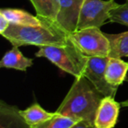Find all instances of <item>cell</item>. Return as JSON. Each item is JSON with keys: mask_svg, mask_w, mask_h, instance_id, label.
Instances as JSON below:
<instances>
[{"mask_svg": "<svg viewBox=\"0 0 128 128\" xmlns=\"http://www.w3.org/2000/svg\"><path fill=\"white\" fill-rule=\"evenodd\" d=\"M0 13H2L9 20L10 23L14 25L31 26H40L43 25V21L40 18L21 9L4 8L0 10Z\"/></svg>", "mask_w": 128, "mask_h": 128, "instance_id": "8fae6325", "label": "cell"}, {"mask_svg": "<svg viewBox=\"0 0 128 128\" xmlns=\"http://www.w3.org/2000/svg\"><path fill=\"white\" fill-rule=\"evenodd\" d=\"M84 1V0H59L60 10L55 24L70 34L76 32L77 30V23Z\"/></svg>", "mask_w": 128, "mask_h": 128, "instance_id": "52a82bcc", "label": "cell"}, {"mask_svg": "<svg viewBox=\"0 0 128 128\" xmlns=\"http://www.w3.org/2000/svg\"><path fill=\"white\" fill-rule=\"evenodd\" d=\"M70 39L85 56H109L110 42L98 27L77 30L70 34Z\"/></svg>", "mask_w": 128, "mask_h": 128, "instance_id": "277c9868", "label": "cell"}, {"mask_svg": "<svg viewBox=\"0 0 128 128\" xmlns=\"http://www.w3.org/2000/svg\"><path fill=\"white\" fill-rule=\"evenodd\" d=\"M120 104L116 102L114 98L104 96L102 99L95 118L96 128H113L118 117Z\"/></svg>", "mask_w": 128, "mask_h": 128, "instance_id": "ba28073f", "label": "cell"}, {"mask_svg": "<svg viewBox=\"0 0 128 128\" xmlns=\"http://www.w3.org/2000/svg\"><path fill=\"white\" fill-rule=\"evenodd\" d=\"M126 2H128V0H126Z\"/></svg>", "mask_w": 128, "mask_h": 128, "instance_id": "44dd1931", "label": "cell"}, {"mask_svg": "<svg viewBox=\"0 0 128 128\" xmlns=\"http://www.w3.org/2000/svg\"><path fill=\"white\" fill-rule=\"evenodd\" d=\"M10 22L2 13H0V34L2 35L4 32L6 31V29L9 27L10 26Z\"/></svg>", "mask_w": 128, "mask_h": 128, "instance_id": "ac0fdd59", "label": "cell"}, {"mask_svg": "<svg viewBox=\"0 0 128 128\" xmlns=\"http://www.w3.org/2000/svg\"><path fill=\"white\" fill-rule=\"evenodd\" d=\"M70 128H95V126L89 124L84 120H80Z\"/></svg>", "mask_w": 128, "mask_h": 128, "instance_id": "d6986e66", "label": "cell"}, {"mask_svg": "<svg viewBox=\"0 0 128 128\" xmlns=\"http://www.w3.org/2000/svg\"><path fill=\"white\" fill-rule=\"evenodd\" d=\"M0 128H32L25 120L17 106L0 101Z\"/></svg>", "mask_w": 128, "mask_h": 128, "instance_id": "9c48e42d", "label": "cell"}, {"mask_svg": "<svg viewBox=\"0 0 128 128\" xmlns=\"http://www.w3.org/2000/svg\"><path fill=\"white\" fill-rule=\"evenodd\" d=\"M104 98L86 77H77L55 112L95 126L96 110Z\"/></svg>", "mask_w": 128, "mask_h": 128, "instance_id": "6da1fadb", "label": "cell"}, {"mask_svg": "<svg viewBox=\"0 0 128 128\" xmlns=\"http://www.w3.org/2000/svg\"><path fill=\"white\" fill-rule=\"evenodd\" d=\"M95 128H96V127H95Z\"/></svg>", "mask_w": 128, "mask_h": 128, "instance_id": "7402d4cb", "label": "cell"}, {"mask_svg": "<svg viewBox=\"0 0 128 128\" xmlns=\"http://www.w3.org/2000/svg\"><path fill=\"white\" fill-rule=\"evenodd\" d=\"M20 113L31 126L45 122L55 115V112H46L37 103H34L24 110H20Z\"/></svg>", "mask_w": 128, "mask_h": 128, "instance_id": "9a60e30c", "label": "cell"}, {"mask_svg": "<svg viewBox=\"0 0 128 128\" xmlns=\"http://www.w3.org/2000/svg\"><path fill=\"white\" fill-rule=\"evenodd\" d=\"M32 65V60L24 56L18 46H13L10 51L6 52V54L0 62V67L6 68L26 71L27 68Z\"/></svg>", "mask_w": 128, "mask_h": 128, "instance_id": "7c38bea8", "label": "cell"}, {"mask_svg": "<svg viewBox=\"0 0 128 128\" xmlns=\"http://www.w3.org/2000/svg\"><path fill=\"white\" fill-rule=\"evenodd\" d=\"M37 13L38 18H41L56 22V18L60 10L59 0H30Z\"/></svg>", "mask_w": 128, "mask_h": 128, "instance_id": "4fadbf2b", "label": "cell"}, {"mask_svg": "<svg viewBox=\"0 0 128 128\" xmlns=\"http://www.w3.org/2000/svg\"><path fill=\"white\" fill-rule=\"evenodd\" d=\"M110 22L118 23L128 27V2L118 4L110 12Z\"/></svg>", "mask_w": 128, "mask_h": 128, "instance_id": "e0dca14e", "label": "cell"}, {"mask_svg": "<svg viewBox=\"0 0 128 128\" xmlns=\"http://www.w3.org/2000/svg\"><path fill=\"white\" fill-rule=\"evenodd\" d=\"M108 60L109 57H88L84 76L86 77L104 96L114 98L118 87L110 84L105 78V70Z\"/></svg>", "mask_w": 128, "mask_h": 128, "instance_id": "8992f818", "label": "cell"}, {"mask_svg": "<svg viewBox=\"0 0 128 128\" xmlns=\"http://www.w3.org/2000/svg\"><path fill=\"white\" fill-rule=\"evenodd\" d=\"M110 42V53L108 57L121 58L128 56V31L118 34H105Z\"/></svg>", "mask_w": 128, "mask_h": 128, "instance_id": "5bb4252c", "label": "cell"}, {"mask_svg": "<svg viewBox=\"0 0 128 128\" xmlns=\"http://www.w3.org/2000/svg\"><path fill=\"white\" fill-rule=\"evenodd\" d=\"M37 57H44L53 62L64 72L76 78L84 76L88 56L78 49L70 39L64 46H44L35 54Z\"/></svg>", "mask_w": 128, "mask_h": 128, "instance_id": "3957f363", "label": "cell"}, {"mask_svg": "<svg viewBox=\"0 0 128 128\" xmlns=\"http://www.w3.org/2000/svg\"><path fill=\"white\" fill-rule=\"evenodd\" d=\"M126 82H128V75L126 76ZM120 104H121V106L128 107V99H126V101H123L122 103Z\"/></svg>", "mask_w": 128, "mask_h": 128, "instance_id": "ffe728a7", "label": "cell"}, {"mask_svg": "<svg viewBox=\"0 0 128 128\" xmlns=\"http://www.w3.org/2000/svg\"><path fill=\"white\" fill-rule=\"evenodd\" d=\"M118 4L115 0H84L79 15L77 30L90 27L100 28L109 20L110 12Z\"/></svg>", "mask_w": 128, "mask_h": 128, "instance_id": "5b68a950", "label": "cell"}, {"mask_svg": "<svg viewBox=\"0 0 128 128\" xmlns=\"http://www.w3.org/2000/svg\"><path fill=\"white\" fill-rule=\"evenodd\" d=\"M78 122L72 118L67 117L58 114L55 112V115L52 118L42 122L39 124L32 126V128H70Z\"/></svg>", "mask_w": 128, "mask_h": 128, "instance_id": "2e32d148", "label": "cell"}, {"mask_svg": "<svg viewBox=\"0 0 128 128\" xmlns=\"http://www.w3.org/2000/svg\"><path fill=\"white\" fill-rule=\"evenodd\" d=\"M40 18L43 25L40 26H18L10 24L2 34L13 46H64L68 43L70 34L62 30L55 23Z\"/></svg>", "mask_w": 128, "mask_h": 128, "instance_id": "7a4b0ae2", "label": "cell"}, {"mask_svg": "<svg viewBox=\"0 0 128 128\" xmlns=\"http://www.w3.org/2000/svg\"><path fill=\"white\" fill-rule=\"evenodd\" d=\"M128 62L122 60L120 58H112L109 57L105 70V78L106 81L112 85L118 87L127 76Z\"/></svg>", "mask_w": 128, "mask_h": 128, "instance_id": "30bf717a", "label": "cell"}]
</instances>
